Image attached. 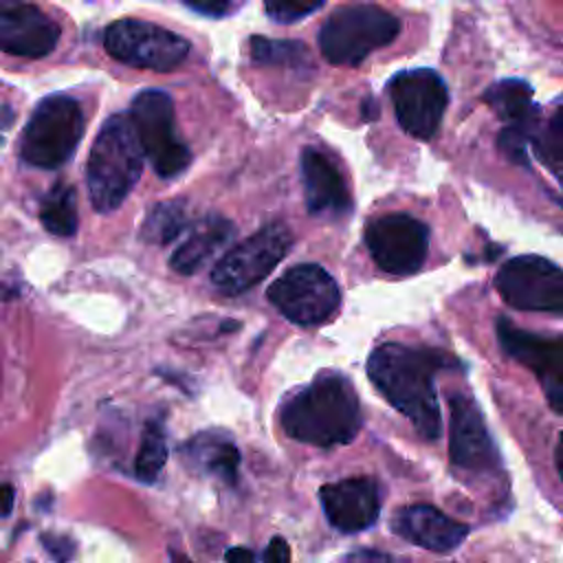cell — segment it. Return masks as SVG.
I'll return each mask as SVG.
<instances>
[{"label":"cell","instance_id":"1","mask_svg":"<svg viewBox=\"0 0 563 563\" xmlns=\"http://www.w3.org/2000/svg\"><path fill=\"white\" fill-rule=\"evenodd\" d=\"M457 361L433 347L380 343L367 358V376L383 398L398 409L422 440L440 435V402L433 374L455 367Z\"/></svg>","mask_w":563,"mask_h":563},{"label":"cell","instance_id":"2","mask_svg":"<svg viewBox=\"0 0 563 563\" xmlns=\"http://www.w3.org/2000/svg\"><path fill=\"white\" fill-rule=\"evenodd\" d=\"M282 424L290 438L306 444H347L361 429L358 396L345 376L323 374L284 405Z\"/></svg>","mask_w":563,"mask_h":563},{"label":"cell","instance_id":"3","mask_svg":"<svg viewBox=\"0 0 563 563\" xmlns=\"http://www.w3.org/2000/svg\"><path fill=\"white\" fill-rule=\"evenodd\" d=\"M143 145L139 141L132 117L114 114L99 130L88 156V196L99 213L114 211L143 169Z\"/></svg>","mask_w":563,"mask_h":563},{"label":"cell","instance_id":"4","mask_svg":"<svg viewBox=\"0 0 563 563\" xmlns=\"http://www.w3.org/2000/svg\"><path fill=\"white\" fill-rule=\"evenodd\" d=\"M398 31L400 22L394 13L354 2L330 13L319 31V48L330 64L358 66L369 53L394 42Z\"/></svg>","mask_w":563,"mask_h":563},{"label":"cell","instance_id":"5","mask_svg":"<svg viewBox=\"0 0 563 563\" xmlns=\"http://www.w3.org/2000/svg\"><path fill=\"white\" fill-rule=\"evenodd\" d=\"M84 136L81 106L66 95H51L33 110L20 143L24 163L40 169L62 167Z\"/></svg>","mask_w":563,"mask_h":563},{"label":"cell","instance_id":"6","mask_svg":"<svg viewBox=\"0 0 563 563\" xmlns=\"http://www.w3.org/2000/svg\"><path fill=\"white\" fill-rule=\"evenodd\" d=\"M108 55L125 66L169 73L189 55V42L158 24L123 18L112 22L103 33Z\"/></svg>","mask_w":563,"mask_h":563},{"label":"cell","instance_id":"7","mask_svg":"<svg viewBox=\"0 0 563 563\" xmlns=\"http://www.w3.org/2000/svg\"><path fill=\"white\" fill-rule=\"evenodd\" d=\"M292 235L286 224L273 222L235 244L213 266L211 282L224 295H240L262 282L288 253Z\"/></svg>","mask_w":563,"mask_h":563},{"label":"cell","instance_id":"8","mask_svg":"<svg viewBox=\"0 0 563 563\" xmlns=\"http://www.w3.org/2000/svg\"><path fill=\"white\" fill-rule=\"evenodd\" d=\"M130 117L154 172L161 178L178 176L189 165L191 152L176 134L172 99L163 90H143L134 97Z\"/></svg>","mask_w":563,"mask_h":563},{"label":"cell","instance_id":"9","mask_svg":"<svg viewBox=\"0 0 563 563\" xmlns=\"http://www.w3.org/2000/svg\"><path fill=\"white\" fill-rule=\"evenodd\" d=\"M268 299L299 325L328 321L341 301L334 277L319 264H297L268 286Z\"/></svg>","mask_w":563,"mask_h":563},{"label":"cell","instance_id":"10","mask_svg":"<svg viewBox=\"0 0 563 563\" xmlns=\"http://www.w3.org/2000/svg\"><path fill=\"white\" fill-rule=\"evenodd\" d=\"M499 297L517 310L563 314V268L541 255H517L495 275Z\"/></svg>","mask_w":563,"mask_h":563},{"label":"cell","instance_id":"11","mask_svg":"<svg viewBox=\"0 0 563 563\" xmlns=\"http://www.w3.org/2000/svg\"><path fill=\"white\" fill-rule=\"evenodd\" d=\"M387 90L400 128L418 141H429L438 132L449 103L442 77L429 68L400 70L389 79Z\"/></svg>","mask_w":563,"mask_h":563},{"label":"cell","instance_id":"12","mask_svg":"<svg viewBox=\"0 0 563 563\" xmlns=\"http://www.w3.org/2000/svg\"><path fill=\"white\" fill-rule=\"evenodd\" d=\"M365 244L380 271L413 275L427 260L429 229L409 213H387L365 227Z\"/></svg>","mask_w":563,"mask_h":563},{"label":"cell","instance_id":"13","mask_svg":"<svg viewBox=\"0 0 563 563\" xmlns=\"http://www.w3.org/2000/svg\"><path fill=\"white\" fill-rule=\"evenodd\" d=\"M497 339L510 358L537 376L550 407L563 416V336L526 332L499 317Z\"/></svg>","mask_w":563,"mask_h":563},{"label":"cell","instance_id":"14","mask_svg":"<svg viewBox=\"0 0 563 563\" xmlns=\"http://www.w3.org/2000/svg\"><path fill=\"white\" fill-rule=\"evenodd\" d=\"M449 457L460 471H490L497 464V451L488 435L482 411L466 394L449 396Z\"/></svg>","mask_w":563,"mask_h":563},{"label":"cell","instance_id":"15","mask_svg":"<svg viewBox=\"0 0 563 563\" xmlns=\"http://www.w3.org/2000/svg\"><path fill=\"white\" fill-rule=\"evenodd\" d=\"M59 40V26L26 0H0V53L44 57Z\"/></svg>","mask_w":563,"mask_h":563},{"label":"cell","instance_id":"16","mask_svg":"<svg viewBox=\"0 0 563 563\" xmlns=\"http://www.w3.org/2000/svg\"><path fill=\"white\" fill-rule=\"evenodd\" d=\"M328 521L341 532H361L376 523L380 512L378 486L372 477H347L319 490Z\"/></svg>","mask_w":563,"mask_h":563},{"label":"cell","instance_id":"17","mask_svg":"<svg viewBox=\"0 0 563 563\" xmlns=\"http://www.w3.org/2000/svg\"><path fill=\"white\" fill-rule=\"evenodd\" d=\"M391 530L400 539L435 554L455 550L468 534L466 523L444 515L429 504H411L398 508L391 517Z\"/></svg>","mask_w":563,"mask_h":563},{"label":"cell","instance_id":"18","mask_svg":"<svg viewBox=\"0 0 563 563\" xmlns=\"http://www.w3.org/2000/svg\"><path fill=\"white\" fill-rule=\"evenodd\" d=\"M301 183L312 216H339L350 209V191L339 167L317 147L301 152Z\"/></svg>","mask_w":563,"mask_h":563},{"label":"cell","instance_id":"19","mask_svg":"<svg viewBox=\"0 0 563 563\" xmlns=\"http://www.w3.org/2000/svg\"><path fill=\"white\" fill-rule=\"evenodd\" d=\"M233 235V224L222 216H207L198 220L187 238L169 257V266L180 275H194L229 238Z\"/></svg>","mask_w":563,"mask_h":563},{"label":"cell","instance_id":"20","mask_svg":"<svg viewBox=\"0 0 563 563\" xmlns=\"http://www.w3.org/2000/svg\"><path fill=\"white\" fill-rule=\"evenodd\" d=\"M484 99L510 128L528 130L537 117L532 88L526 81H519V79L497 81L486 90Z\"/></svg>","mask_w":563,"mask_h":563},{"label":"cell","instance_id":"21","mask_svg":"<svg viewBox=\"0 0 563 563\" xmlns=\"http://www.w3.org/2000/svg\"><path fill=\"white\" fill-rule=\"evenodd\" d=\"M187 453L194 455V462L202 466V471L220 477L227 484H235L240 451L231 442L213 435H200L189 446Z\"/></svg>","mask_w":563,"mask_h":563},{"label":"cell","instance_id":"22","mask_svg":"<svg viewBox=\"0 0 563 563\" xmlns=\"http://www.w3.org/2000/svg\"><path fill=\"white\" fill-rule=\"evenodd\" d=\"M40 220L44 229L53 235L68 238L77 231V196L66 183H57L44 198L40 209Z\"/></svg>","mask_w":563,"mask_h":563},{"label":"cell","instance_id":"23","mask_svg":"<svg viewBox=\"0 0 563 563\" xmlns=\"http://www.w3.org/2000/svg\"><path fill=\"white\" fill-rule=\"evenodd\" d=\"M187 224L185 205L180 200L158 202L143 220L141 238L150 244H167L172 242Z\"/></svg>","mask_w":563,"mask_h":563},{"label":"cell","instance_id":"24","mask_svg":"<svg viewBox=\"0 0 563 563\" xmlns=\"http://www.w3.org/2000/svg\"><path fill=\"white\" fill-rule=\"evenodd\" d=\"M167 460V442L163 427L158 422H147L143 429V438L134 457V475L136 479L152 484L163 471Z\"/></svg>","mask_w":563,"mask_h":563},{"label":"cell","instance_id":"25","mask_svg":"<svg viewBox=\"0 0 563 563\" xmlns=\"http://www.w3.org/2000/svg\"><path fill=\"white\" fill-rule=\"evenodd\" d=\"M251 57L257 64H297L306 57V48L299 42L268 40L255 35L251 40Z\"/></svg>","mask_w":563,"mask_h":563},{"label":"cell","instance_id":"26","mask_svg":"<svg viewBox=\"0 0 563 563\" xmlns=\"http://www.w3.org/2000/svg\"><path fill=\"white\" fill-rule=\"evenodd\" d=\"M539 152L550 165L563 169V106H559L548 119L539 141Z\"/></svg>","mask_w":563,"mask_h":563},{"label":"cell","instance_id":"27","mask_svg":"<svg viewBox=\"0 0 563 563\" xmlns=\"http://www.w3.org/2000/svg\"><path fill=\"white\" fill-rule=\"evenodd\" d=\"M325 0H264L266 13L275 22H295L317 11Z\"/></svg>","mask_w":563,"mask_h":563},{"label":"cell","instance_id":"28","mask_svg":"<svg viewBox=\"0 0 563 563\" xmlns=\"http://www.w3.org/2000/svg\"><path fill=\"white\" fill-rule=\"evenodd\" d=\"M42 545L48 550V554L53 556L55 563H66L73 559L75 554V541L66 534H53V532H44L42 534Z\"/></svg>","mask_w":563,"mask_h":563},{"label":"cell","instance_id":"29","mask_svg":"<svg viewBox=\"0 0 563 563\" xmlns=\"http://www.w3.org/2000/svg\"><path fill=\"white\" fill-rule=\"evenodd\" d=\"M264 563H290V545L282 537H273L264 550Z\"/></svg>","mask_w":563,"mask_h":563},{"label":"cell","instance_id":"30","mask_svg":"<svg viewBox=\"0 0 563 563\" xmlns=\"http://www.w3.org/2000/svg\"><path fill=\"white\" fill-rule=\"evenodd\" d=\"M185 2L207 15H222L231 4V0H185Z\"/></svg>","mask_w":563,"mask_h":563},{"label":"cell","instance_id":"31","mask_svg":"<svg viewBox=\"0 0 563 563\" xmlns=\"http://www.w3.org/2000/svg\"><path fill=\"white\" fill-rule=\"evenodd\" d=\"M13 510V486L0 482V517L11 515Z\"/></svg>","mask_w":563,"mask_h":563},{"label":"cell","instance_id":"32","mask_svg":"<svg viewBox=\"0 0 563 563\" xmlns=\"http://www.w3.org/2000/svg\"><path fill=\"white\" fill-rule=\"evenodd\" d=\"M224 559L227 563H253V552L249 548H229Z\"/></svg>","mask_w":563,"mask_h":563},{"label":"cell","instance_id":"33","mask_svg":"<svg viewBox=\"0 0 563 563\" xmlns=\"http://www.w3.org/2000/svg\"><path fill=\"white\" fill-rule=\"evenodd\" d=\"M554 464H556L559 477L563 479V431L559 433V440H556V449H554Z\"/></svg>","mask_w":563,"mask_h":563},{"label":"cell","instance_id":"34","mask_svg":"<svg viewBox=\"0 0 563 563\" xmlns=\"http://www.w3.org/2000/svg\"><path fill=\"white\" fill-rule=\"evenodd\" d=\"M169 559H172V563H191V561H189L185 554H180V552H174V550L169 552Z\"/></svg>","mask_w":563,"mask_h":563}]
</instances>
